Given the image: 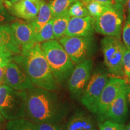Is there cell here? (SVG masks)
Here are the masks:
<instances>
[{
    "label": "cell",
    "instance_id": "6da1fadb",
    "mask_svg": "<svg viewBox=\"0 0 130 130\" xmlns=\"http://www.w3.org/2000/svg\"><path fill=\"white\" fill-rule=\"evenodd\" d=\"M67 113V106L54 91L36 86L27 91L25 116L33 123L58 125Z\"/></svg>",
    "mask_w": 130,
    "mask_h": 130
},
{
    "label": "cell",
    "instance_id": "7a4b0ae2",
    "mask_svg": "<svg viewBox=\"0 0 130 130\" xmlns=\"http://www.w3.org/2000/svg\"><path fill=\"white\" fill-rule=\"evenodd\" d=\"M13 61L25 71L36 87L54 92L60 89L59 84L43 55L40 43L21 49V53L13 57Z\"/></svg>",
    "mask_w": 130,
    "mask_h": 130
},
{
    "label": "cell",
    "instance_id": "3957f363",
    "mask_svg": "<svg viewBox=\"0 0 130 130\" xmlns=\"http://www.w3.org/2000/svg\"><path fill=\"white\" fill-rule=\"evenodd\" d=\"M41 48L56 81L58 84L64 83L72 74L75 68L74 63L57 40L42 42Z\"/></svg>",
    "mask_w": 130,
    "mask_h": 130
},
{
    "label": "cell",
    "instance_id": "277c9868",
    "mask_svg": "<svg viewBox=\"0 0 130 130\" xmlns=\"http://www.w3.org/2000/svg\"><path fill=\"white\" fill-rule=\"evenodd\" d=\"M27 91L17 90L6 84L0 86V112L7 121L25 116Z\"/></svg>",
    "mask_w": 130,
    "mask_h": 130
},
{
    "label": "cell",
    "instance_id": "5b68a950",
    "mask_svg": "<svg viewBox=\"0 0 130 130\" xmlns=\"http://www.w3.org/2000/svg\"><path fill=\"white\" fill-rule=\"evenodd\" d=\"M105 65L110 74L118 77H125L123 58L126 46L121 37L105 36L101 41Z\"/></svg>",
    "mask_w": 130,
    "mask_h": 130
},
{
    "label": "cell",
    "instance_id": "8992f818",
    "mask_svg": "<svg viewBox=\"0 0 130 130\" xmlns=\"http://www.w3.org/2000/svg\"><path fill=\"white\" fill-rule=\"evenodd\" d=\"M123 19V6L118 3L108 6L98 18L93 19L94 29L105 36L121 37Z\"/></svg>",
    "mask_w": 130,
    "mask_h": 130
},
{
    "label": "cell",
    "instance_id": "52a82bcc",
    "mask_svg": "<svg viewBox=\"0 0 130 130\" xmlns=\"http://www.w3.org/2000/svg\"><path fill=\"white\" fill-rule=\"evenodd\" d=\"M58 42L75 64L90 59L96 50L93 36L70 37L63 36L58 39Z\"/></svg>",
    "mask_w": 130,
    "mask_h": 130
},
{
    "label": "cell",
    "instance_id": "ba28073f",
    "mask_svg": "<svg viewBox=\"0 0 130 130\" xmlns=\"http://www.w3.org/2000/svg\"><path fill=\"white\" fill-rule=\"evenodd\" d=\"M108 75L102 70H96L91 75L88 84L80 97L82 104L92 113L96 114L101 93L108 79Z\"/></svg>",
    "mask_w": 130,
    "mask_h": 130
},
{
    "label": "cell",
    "instance_id": "9c48e42d",
    "mask_svg": "<svg viewBox=\"0 0 130 130\" xmlns=\"http://www.w3.org/2000/svg\"><path fill=\"white\" fill-rule=\"evenodd\" d=\"M93 64L88 59L75 66L68 79V89L74 97L80 98L92 75Z\"/></svg>",
    "mask_w": 130,
    "mask_h": 130
},
{
    "label": "cell",
    "instance_id": "30bf717a",
    "mask_svg": "<svg viewBox=\"0 0 130 130\" xmlns=\"http://www.w3.org/2000/svg\"><path fill=\"white\" fill-rule=\"evenodd\" d=\"M126 84L122 86L118 96L108 106L100 122L105 120L124 123L128 118V108L126 102Z\"/></svg>",
    "mask_w": 130,
    "mask_h": 130
},
{
    "label": "cell",
    "instance_id": "8fae6325",
    "mask_svg": "<svg viewBox=\"0 0 130 130\" xmlns=\"http://www.w3.org/2000/svg\"><path fill=\"white\" fill-rule=\"evenodd\" d=\"M5 84L17 90H28L34 87L28 75L19 65L11 61L6 66Z\"/></svg>",
    "mask_w": 130,
    "mask_h": 130
},
{
    "label": "cell",
    "instance_id": "7c38bea8",
    "mask_svg": "<svg viewBox=\"0 0 130 130\" xmlns=\"http://www.w3.org/2000/svg\"><path fill=\"white\" fill-rule=\"evenodd\" d=\"M124 79L118 77H108L101 95L97 107L96 113L99 118H102L109 105L118 96L122 86L125 84Z\"/></svg>",
    "mask_w": 130,
    "mask_h": 130
},
{
    "label": "cell",
    "instance_id": "4fadbf2b",
    "mask_svg": "<svg viewBox=\"0 0 130 130\" xmlns=\"http://www.w3.org/2000/svg\"><path fill=\"white\" fill-rule=\"evenodd\" d=\"M95 31L93 19L91 16L71 17L64 36L70 37H92Z\"/></svg>",
    "mask_w": 130,
    "mask_h": 130
},
{
    "label": "cell",
    "instance_id": "5bb4252c",
    "mask_svg": "<svg viewBox=\"0 0 130 130\" xmlns=\"http://www.w3.org/2000/svg\"><path fill=\"white\" fill-rule=\"evenodd\" d=\"M42 0H20L13 4H10L9 8V12L14 17L31 21L38 14Z\"/></svg>",
    "mask_w": 130,
    "mask_h": 130
},
{
    "label": "cell",
    "instance_id": "9a60e30c",
    "mask_svg": "<svg viewBox=\"0 0 130 130\" xmlns=\"http://www.w3.org/2000/svg\"><path fill=\"white\" fill-rule=\"evenodd\" d=\"M10 27L21 49L30 47L37 43L35 29L30 22L18 21L11 24Z\"/></svg>",
    "mask_w": 130,
    "mask_h": 130
},
{
    "label": "cell",
    "instance_id": "2e32d148",
    "mask_svg": "<svg viewBox=\"0 0 130 130\" xmlns=\"http://www.w3.org/2000/svg\"><path fill=\"white\" fill-rule=\"evenodd\" d=\"M0 52L10 57L21 53V47L9 24L0 25Z\"/></svg>",
    "mask_w": 130,
    "mask_h": 130
},
{
    "label": "cell",
    "instance_id": "e0dca14e",
    "mask_svg": "<svg viewBox=\"0 0 130 130\" xmlns=\"http://www.w3.org/2000/svg\"><path fill=\"white\" fill-rule=\"evenodd\" d=\"M66 130H96L92 118L82 111H77L70 117Z\"/></svg>",
    "mask_w": 130,
    "mask_h": 130
},
{
    "label": "cell",
    "instance_id": "ac0fdd59",
    "mask_svg": "<svg viewBox=\"0 0 130 130\" xmlns=\"http://www.w3.org/2000/svg\"><path fill=\"white\" fill-rule=\"evenodd\" d=\"M52 19H53V16H52L50 3H46V1L42 0L39 10L36 17L32 20L30 21L29 22L32 25L36 35L43 28V26Z\"/></svg>",
    "mask_w": 130,
    "mask_h": 130
},
{
    "label": "cell",
    "instance_id": "d6986e66",
    "mask_svg": "<svg viewBox=\"0 0 130 130\" xmlns=\"http://www.w3.org/2000/svg\"><path fill=\"white\" fill-rule=\"evenodd\" d=\"M71 16L68 12L53 18V31L55 39L58 40L64 36Z\"/></svg>",
    "mask_w": 130,
    "mask_h": 130
},
{
    "label": "cell",
    "instance_id": "ffe728a7",
    "mask_svg": "<svg viewBox=\"0 0 130 130\" xmlns=\"http://www.w3.org/2000/svg\"><path fill=\"white\" fill-rule=\"evenodd\" d=\"M7 130H37L35 123L25 118L8 121L6 123Z\"/></svg>",
    "mask_w": 130,
    "mask_h": 130
},
{
    "label": "cell",
    "instance_id": "44dd1931",
    "mask_svg": "<svg viewBox=\"0 0 130 130\" xmlns=\"http://www.w3.org/2000/svg\"><path fill=\"white\" fill-rule=\"evenodd\" d=\"M78 0H51L50 2L53 18L68 12L70 6Z\"/></svg>",
    "mask_w": 130,
    "mask_h": 130
},
{
    "label": "cell",
    "instance_id": "7402d4cb",
    "mask_svg": "<svg viewBox=\"0 0 130 130\" xmlns=\"http://www.w3.org/2000/svg\"><path fill=\"white\" fill-rule=\"evenodd\" d=\"M54 39L55 37L53 31V19H52L36 34V40L37 43H42Z\"/></svg>",
    "mask_w": 130,
    "mask_h": 130
},
{
    "label": "cell",
    "instance_id": "603a6c76",
    "mask_svg": "<svg viewBox=\"0 0 130 130\" xmlns=\"http://www.w3.org/2000/svg\"><path fill=\"white\" fill-rule=\"evenodd\" d=\"M68 13L71 17L83 18L89 16L86 5L83 0H78L70 6Z\"/></svg>",
    "mask_w": 130,
    "mask_h": 130
},
{
    "label": "cell",
    "instance_id": "cb8c5ba5",
    "mask_svg": "<svg viewBox=\"0 0 130 130\" xmlns=\"http://www.w3.org/2000/svg\"><path fill=\"white\" fill-rule=\"evenodd\" d=\"M83 2L86 5L89 16H91L93 19L98 18L102 13L104 12L107 6H108L96 2H94V1L86 2V1H83Z\"/></svg>",
    "mask_w": 130,
    "mask_h": 130
},
{
    "label": "cell",
    "instance_id": "d4e9b609",
    "mask_svg": "<svg viewBox=\"0 0 130 130\" xmlns=\"http://www.w3.org/2000/svg\"><path fill=\"white\" fill-rule=\"evenodd\" d=\"M100 130H124V123H120L105 120L98 124Z\"/></svg>",
    "mask_w": 130,
    "mask_h": 130
},
{
    "label": "cell",
    "instance_id": "484cf974",
    "mask_svg": "<svg viewBox=\"0 0 130 130\" xmlns=\"http://www.w3.org/2000/svg\"><path fill=\"white\" fill-rule=\"evenodd\" d=\"M15 19V17L11 14L4 6H0V25L9 24Z\"/></svg>",
    "mask_w": 130,
    "mask_h": 130
},
{
    "label": "cell",
    "instance_id": "4316f807",
    "mask_svg": "<svg viewBox=\"0 0 130 130\" xmlns=\"http://www.w3.org/2000/svg\"><path fill=\"white\" fill-rule=\"evenodd\" d=\"M123 69L126 80L130 78V50L126 48L123 58Z\"/></svg>",
    "mask_w": 130,
    "mask_h": 130
},
{
    "label": "cell",
    "instance_id": "83f0119b",
    "mask_svg": "<svg viewBox=\"0 0 130 130\" xmlns=\"http://www.w3.org/2000/svg\"><path fill=\"white\" fill-rule=\"evenodd\" d=\"M122 39L126 48L130 50V21L126 20L122 28Z\"/></svg>",
    "mask_w": 130,
    "mask_h": 130
},
{
    "label": "cell",
    "instance_id": "f1b7e54d",
    "mask_svg": "<svg viewBox=\"0 0 130 130\" xmlns=\"http://www.w3.org/2000/svg\"><path fill=\"white\" fill-rule=\"evenodd\" d=\"M37 130H61L58 125L51 123H35Z\"/></svg>",
    "mask_w": 130,
    "mask_h": 130
},
{
    "label": "cell",
    "instance_id": "f546056e",
    "mask_svg": "<svg viewBox=\"0 0 130 130\" xmlns=\"http://www.w3.org/2000/svg\"><path fill=\"white\" fill-rule=\"evenodd\" d=\"M12 61L13 57L8 56L0 52V66L1 67H6Z\"/></svg>",
    "mask_w": 130,
    "mask_h": 130
},
{
    "label": "cell",
    "instance_id": "4dcf8cb0",
    "mask_svg": "<svg viewBox=\"0 0 130 130\" xmlns=\"http://www.w3.org/2000/svg\"><path fill=\"white\" fill-rule=\"evenodd\" d=\"M84 1H94V2H96L100 4L105 5V6H112V5H115L117 4L115 0H83Z\"/></svg>",
    "mask_w": 130,
    "mask_h": 130
},
{
    "label": "cell",
    "instance_id": "1f68e13d",
    "mask_svg": "<svg viewBox=\"0 0 130 130\" xmlns=\"http://www.w3.org/2000/svg\"><path fill=\"white\" fill-rule=\"evenodd\" d=\"M5 71H6V67L0 66V86L5 84Z\"/></svg>",
    "mask_w": 130,
    "mask_h": 130
},
{
    "label": "cell",
    "instance_id": "d6a6232c",
    "mask_svg": "<svg viewBox=\"0 0 130 130\" xmlns=\"http://www.w3.org/2000/svg\"><path fill=\"white\" fill-rule=\"evenodd\" d=\"M6 121L7 120L3 117L2 114L0 112V128H6V123H7Z\"/></svg>",
    "mask_w": 130,
    "mask_h": 130
},
{
    "label": "cell",
    "instance_id": "836d02e7",
    "mask_svg": "<svg viewBox=\"0 0 130 130\" xmlns=\"http://www.w3.org/2000/svg\"><path fill=\"white\" fill-rule=\"evenodd\" d=\"M126 4L127 5V13H128L127 19H126V20L130 21V0H128L127 2L126 3Z\"/></svg>",
    "mask_w": 130,
    "mask_h": 130
},
{
    "label": "cell",
    "instance_id": "e575fe53",
    "mask_svg": "<svg viewBox=\"0 0 130 130\" xmlns=\"http://www.w3.org/2000/svg\"><path fill=\"white\" fill-rule=\"evenodd\" d=\"M126 98L130 103V86L126 84Z\"/></svg>",
    "mask_w": 130,
    "mask_h": 130
},
{
    "label": "cell",
    "instance_id": "d590c367",
    "mask_svg": "<svg viewBox=\"0 0 130 130\" xmlns=\"http://www.w3.org/2000/svg\"><path fill=\"white\" fill-rule=\"evenodd\" d=\"M115 1H116V2L117 3H118V4H121L122 5V6H123V5L126 4L128 0H115Z\"/></svg>",
    "mask_w": 130,
    "mask_h": 130
},
{
    "label": "cell",
    "instance_id": "8d00e7d4",
    "mask_svg": "<svg viewBox=\"0 0 130 130\" xmlns=\"http://www.w3.org/2000/svg\"><path fill=\"white\" fill-rule=\"evenodd\" d=\"M19 1H20V0H9V1H8V2H9V3H10V4H13V3H15Z\"/></svg>",
    "mask_w": 130,
    "mask_h": 130
},
{
    "label": "cell",
    "instance_id": "74e56055",
    "mask_svg": "<svg viewBox=\"0 0 130 130\" xmlns=\"http://www.w3.org/2000/svg\"><path fill=\"white\" fill-rule=\"evenodd\" d=\"M124 130H130V123L128 124L126 126H125Z\"/></svg>",
    "mask_w": 130,
    "mask_h": 130
},
{
    "label": "cell",
    "instance_id": "f35d334b",
    "mask_svg": "<svg viewBox=\"0 0 130 130\" xmlns=\"http://www.w3.org/2000/svg\"><path fill=\"white\" fill-rule=\"evenodd\" d=\"M4 5V0H0V6H2Z\"/></svg>",
    "mask_w": 130,
    "mask_h": 130
},
{
    "label": "cell",
    "instance_id": "ab89813d",
    "mask_svg": "<svg viewBox=\"0 0 130 130\" xmlns=\"http://www.w3.org/2000/svg\"><path fill=\"white\" fill-rule=\"evenodd\" d=\"M0 130H7L6 128H0Z\"/></svg>",
    "mask_w": 130,
    "mask_h": 130
}]
</instances>
